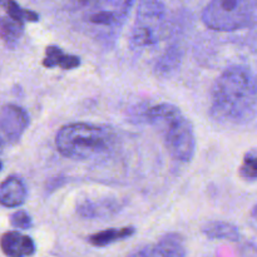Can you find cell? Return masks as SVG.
<instances>
[{
    "label": "cell",
    "mask_w": 257,
    "mask_h": 257,
    "mask_svg": "<svg viewBox=\"0 0 257 257\" xmlns=\"http://www.w3.org/2000/svg\"><path fill=\"white\" fill-rule=\"evenodd\" d=\"M256 78L246 65L223 70L211 89L210 115L225 125H245L252 122L257 110Z\"/></svg>",
    "instance_id": "6da1fadb"
},
{
    "label": "cell",
    "mask_w": 257,
    "mask_h": 257,
    "mask_svg": "<svg viewBox=\"0 0 257 257\" xmlns=\"http://www.w3.org/2000/svg\"><path fill=\"white\" fill-rule=\"evenodd\" d=\"M147 122L157 131L171 157L180 162L192 161L196 152V136L192 123L170 103L153 105L146 112Z\"/></svg>",
    "instance_id": "7a4b0ae2"
},
{
    "label": "cell",
    "mask_w": 257,
    "mask_h": 257,
    "mask_svg": "<svg viewBox=\"0 0 257 257\" xmlns=\"http://www.w3.org/2000/svg\"><path fill=\"white\" fill-rule=\"evenodd\" d=\"M114 145L109 130L84 122L65 124L55 136L58 152L70 160H90L107 155Z\"/></svg>",
    "instance_id": "3957f363"
},
{
    "label": "cell",
    "mask_w": 257,
    "mask_h": 257,
    "mask_svg": "<svg viewBox=\"0 0 257 257\" xmlns=\"http://www.w3.org/2000/svg\"><path fill=\"white\" fill-rule=\"evenodd\" d=\"M167 9L162 0H140L130 34L132 49H145L162 42L168 35Z\"/></svg>",
    "instance_id": "277c9868"
},
{
    "label": "cell",
    "mask_w": 257,
    "mask_h": 257,
    "mask_svg": "<svg viewBox=\"0 0 257 257\" xmlns=\"http://www.w3.org/2000/svg\"><path fill=\"white\" fill-rule=\"evenodd\" d=\"M255 20L253 0H211L202 12V22L216 32H236Z\"/></svg>",
    "instance_id": "5b68a950"
},
{
    "label": "cell",
    "mask_w": 257,
    "mask_h": 257,
    "mask_svg": "<svg viewBox=\"0 0 257 257\" xmlns=\"http://www.w3.org/2000/svg\"><path fill=\"white\" fill-rule=\"evenodd\" d=\"M135 0H94L84 14V20L97 37H117L128 19Z\"/></svg>",
    "instance_id": "8992f818"
},
{
    "label": "cell",
    "mask_w": 257,
    "mask_h": 257,
    "mask_svg": "<svg viewBox=\"0 0 257 257\" xmlns=\"http://www.w3.org/2000/svg\"><path fill=\"white\" fill-rule=\"evenodd\" d=\"M29 114L17 104H7L0 110V132L12 145L20 141L29 127Z\"/></svg>",
    "instance_id": "52a82bcc"
},
{
    "label": "cell",
    "mask_w": 257,
    "mask_h": 257,
    "mask_svg": "<svg viewBox=\"0 0 257 257\" xmlns=\"http://www.w3.org/2000/svg\"><path fill=\"white\" fill-rule=\"evenodd\" d=\"M124 207V203L117 197L105 196L98 198H85L75 207L79 217L85 220H104L117 215Z\"/></svg>",
    "instance_id": "ba28073f"
},
{
    "label": "cell",
    "mask_w": 257,
    "mask_h": 257,
    "mask_svg": "<svg viewBox=\"0 0 257 257\" xmlns=\"http://www.w3.org/2000/svg\"><path fill=\"white\" fill-rule=\"evenodd\" d=\"M128 257H186L183 237L178 233H167L157 243L145 246Z\"/></svg>",
    "instance_id": "9c48e42d"
},
{
    "label": "cell",
    "mask_w": 257,
    "mask_h": 257,
    "mask_svg": "<svg viewBox=\"0 0 257 257\" xmlns=\"http://www.w3.org/2000/svg\"><path fill=\"white\" fill-rule=\"evenodd\" d=\"M0 248L7 257H30L37 250L33 238L18 231L5 232L0 237Z\"/></svg>",
    "instance_id": "30bf717a"
},
{
    "label": "cell",
    "mask_w": 257,
    "mask_h": 257,
    "mask_svg": "<svg viewBox=\"0 0 257 257\" xmlns=\"http://www.w3.org/2000/svg\"><path fill=\"white\" fill-rule=\"evenodd\" d=\"M27 186L19 177L10 176L0 183V205L15 208L24 205L27 201Z\"/></svg>",
    "instance_id": "8fae6325"
},
{
    "label": "cell",
    "mask_w": 257,
    "mask_h": 257,
    "mask_svg": "<svg viewBox=\"0 0 257 257\" xmlns=\"http://www.w3.org/2000/svg\"><path fill=\"white\" fill-rule=\"evenodd\" d=\"M43 65L45 68L59 67L62 69L69 70L78 68L80 65V58L77 55L68 54L63 52L57 45H49L45 48V55L43 59Z\"/></svg>",
    "instance_id": "7c38bea8"
},
{
    "label": "cell",
    "mask_w": 257,
    "mask_h": 257,
    "mask_svg": "<svg viewBox=\"0 0 257 257\" xmlns=\"http://www.w3.org/2000/svg\"><path fill=\"white\" fill-rule=\"evenodd\" d=\"M136 233V228L132 226L122 228H108V230L99 231L88 237V242L94 247H105L112 243L127 240Z\"/></svg>",
    "instance_id": "4fadbf2b"
},
{
    "label": "cell",
    "mask_w": 257,
    "mask_h": 257,
    "mask_svg": "<svg viewBox=\"0 0 257 257\" xmlns=\"http://www.w3.org/2000/svg\"><path fill=\"white\" fill-rule=\"evenodd\" d=\"M202 233L210 240H227L236 242L240 240L238 227L225 221H210L202 226Z\"/></svg>",
    "instance_id": "5bb4252c"
},
{
    "label": "cell",
    "mask_w": 257,
    "mask_h": 257,
    "mask_svg": "<svg viewBox=\"0 0 257 257\" xmlns=\"http://www.w3.org/2000/svg\"><path fill=\"white\" fill-rule=\"evenodd\" d=\"M24 33V24L15 22L9 17H0V39L8 48L13 49L18 45Z\"/></svg>",
    "instance_id": "9a60e30c"
},
{
    "label": "cell",
    "mask_w": 257,
    "mask_h": 257,
    "mask_svg": "<svg viewBox=\"0 0 257 257\" xmlns=\"http://www.w3.org/2000/svg\"><path fill=\"white\" fill-rule=\"evenodd\" d=\"M0 5L4 7V9L7 10L8 17L12 18L15 22L20 23V24L38 22V19H39L37 13L32 12V10L23 9L17 2H14V0H2Z\"/></svg>",
    "instance_id": "2e32d148"
},
{
    "label": "cell",
    "mask_w": 257,
    "mask_h": 257,
    "mask_svg": "<svg viewBox=\"0 0 257 257\" xmlns=\"http://www.w3.org/2000/svg\"><path fill=\"white\" fill-rule=\"evenodd\" d=\"M240 177L247 182H255L257 178V155L256 150L248 151L245 155L240 168Z\"/></svg>",
    "instance_id": "e0dca14e"
},
{
    "label": "cell",
    "mask_w": 257,
    "mask_h": 257,
    "mask_svg": "<svg viewBox=\"0 0 257 257\" xmlns=\"http://www.w3.org/2000/svg\"><path fill=\"white\" fill-rule=\"evenodd\" d=\"M181 60V54L176 48L170 49L166 52V54L161 58L160 64H158V70L162 73H170L171 70L175 69L178 65V62Z\"/></svg>",
    "instance_id": "ac0fdd59"
},
{
    "label": "cell",
    "mask_w": 257,
    "mask_h": 257,
    "mask_svg": "<svg viewBox=\"0 0 257 257\" xmlns=\"http://www.w3.org/2000/svg\"><path fill=\"white\" fill-rule=\"evenodd\" d=\"M10 223L13 227L19 230H29L33 226V220L27 211L19 210L10 215Z\"/></svg>",
    "instance_id": "d6986e66"
},
{
    "label": "cell",
    "mask_w": 257,
    "mask_h": 257,
    "mask_svg": "<svg viewBox=\"0 0 257 257\" xmlns=\"http://www.w3.org/2000/svg\"><path fill=\"white\" fill-rule=\"evenodd\" d=\"M3 148H4V140H3L2 136H0V153L3 152Z\"/></svg>",
    "instance_id": "ffe728a7"
},
{
    "label": "cell",
    "mask_w": 257,
    "mask_h": 257,
    "mask_svg": "<svg viewBox=\"0 0 257 257\" xmlns=\"http://www.w3.org/2000/svg\"><path fill=\"white\" fill-rule=\"evenodd\" d=\"M3 170V163H2V161H0V171Z\"/></svg>",
    "instance_id": "44dd1931"
},
{
    "label": "cell",
    "mask_w": 257,
    "mask_h": 257,
    "mask_svg": "<svg viewBox=\"0 0 257 257\" xmlns=\"http://www.w3.org/2000/svg\"><path fill=\"white\" fill-rule=\"evenodd\" d=\"M0 2H2V0H0Z\"/></svg>",
    "instance_id": "7402d4cb"
}]
</instances>
